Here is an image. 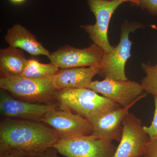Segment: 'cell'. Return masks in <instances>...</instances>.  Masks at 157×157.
Segmentation results:
<instances>
[{"instance_id": "cell-5", "label": "cell", "mask_w": 157, "mask_h": 157, "mask_svg": "<svg viewBox=\"0 0 157 157\" xmlns=\"http://www.w3.org/2000/svg\"><path fill=\"white\" fill-rule=\"evenodd\" d=\"M90 10L96 18L94 25H83L80 27L88 35L93 43L98 45L106 53L113 49L109 43L108 29L113 14L116 9L124 3L130 2L137 6L135 0H87Z\"/></svg>"}, {"instance_id": "cell-23", "label": "cell", "mask_w": 157, "mask_h": 157, "mask_svg": "<svg viewBox=\"0 0 157 157\" xmlns=\"http://www.w3.org/2000/svg\"><path fill=\"white\" fill-rule=\"evenodd\" d=\"M11 2L15 4H20L23 3L26 0H9Z\"/></svg>"}, {"instance_id": "cell-9", "label": "cell", "mask_w": 157, "mask_h": 157, "mask_svg": "<svg viewBox=\"0 0 157 157\" xmlns=\"http://www.w3.org/2000/svg\"><path fill=\"white\" fill-rule=\"evenodd\" d=\"M42 122L53 129L59 139L92 134L91 125L87 119L70 109H58L56 105L46 113Z\"/></svg>"}, {"instance_id": "cell-24", "label": "cell", "mask_w": 157, "mask_h": 157, "mask_svg": "<svg viewBox=\"0 0 157 157\" xmlns=\"http://www.w3.org/2000/svg\"><path fill=\"white\" fill-rule=\"evenodd\" d=\"M108 1H115V0H108ZM135 2H137V6H139V0H135Z\"/></svg>"}, {"instance_id": "cell-20", "label": "cell", "mask_w": 157, "mask_h": 157, "mask_svg": "<svg viewBox=\"0 0 157 157\" xmlns=\"http://www.w3.org/2000/svg\"><path fill=\"white\" fill-rule=\"evenodd\" d=\"M144 156L157 157V140L150 141Z\"/></svg>"}, {"instance_id": "cell-1", "label": "cell", "mask_w": 157, "mask_h": 157, "mask_svg": "<svg viewBox=\"0 0 157 157\" xmlns=\"http://www.w3.org/2000/svg\"><path fill=\"white\" fill-rule=\"evenodd\" d=\"M59 139L53 129L42 122L5 118L0 123V149L38 157Z\"/></svg>"}, {"instance_id": "cell-3", "label": "cell", "mask_w": 157, "mask_h": 157, "mask_svg": "<svg viewBox=\"0 0 157 157\" xmlns=\"http://www.w3.org/2000/svg\"><path fill=\"white\" fill-rule=\"evenodd\" d=\"M0 88L20 100L45 103L53 99L57 90L53 76L33 78L19 76H1Z\"/></svg>"}, {"instance_id": "cell-11", "label": "cell", "mask_w": 157, "mask_h": 157, "mask_svg": "<svg viewBox=\"0 0 157 157\" xmlns=\"http://www.w3.org/2000/svg\"><path fill=\"white\" fill-rule=\"evenodd\" d=\"M56 105L21 101L4 90L0 92V112L5 118L42 122L46 113Z\"/></svg>"}, {"instance_id": "cell-17", "label": "cell", "mask_w": 157, "mask_h": 157, "mask_svg": "<svg viewBox=\"0 0 157 157\" xmlns=\"http://www.w3.org/2000/svg\"><path fill=\"white\" fill-rule=\"evenodd\" d=\"M145 76L141 80V85L147 94L157 97V67L149 63L141 64Z\"/></svg>"}, {"instance_id": "cell-6", "label": "cell", "mask_w": 157, "mask_h": 157, "mask_svg": "<svg viewBox=\"0 0 157 157\" xmlns=\"http://www.w3.org/2000/svg\"><path fill=\"white\" fill-rule=\"evenodd\" d=\"M53 148L67 157H113L117 146L112 140L90 135L59 139Z\"/></svg>"}, {"instance_id": "cell-19", "label": "cell", "mask_w": 157, "mask_h": 157, "mask_svg": "<svg viewBox=\"0 0 157 157\" xmlns=\"http://www.w3.org/2000/svg\"><path fill=\"white\" fill-rule=\"evenodd\" d=\"M139 6L149 14L157 15V0H139Z\"/></svg>"}, {"instance_id": "cell-15", "label": "cell", "mask_w": 157, "mask_h": 157, "mask_svg": "<svg viewBox=\"0 0 157 157\" xmlns=\"http://www.w3.org/2000/svg\"><path fill=\"white\" fill-rule=\"evenodd\" d=\"M23 52L9 46L0 50L1 76H19L24 71L27 63Z\"/></svg>"}, {"instance_id": "cell-10", "label": "cell", "mask_w": 157, "mask_h": 157, "mask_svg": "<svg viewBox=\"0 0 157 157\" xmlns=\"http://www.w3.org/2000/svg\"><path fill=\"white\" fill-rule=\"evenodd\" d=\"M105 54L102 48L93 43L82 49L63 45L51 52L48 58L51 63L59 68L68 69L100 66Z\"/></svg>"}, {"instance_id": "cell-27", "label": "cell", "mask_w": 157, "mask_h": 157, "mask_svg": "<svg viewBox=\"0 0 157 157\" xmlns=\"http://www.w3.org/2000/svg\"><path fill=\"white\" fill-rule=\"evenodd\" d=\"M143 157H147L146 156H143Z\"/></svg>"}, {"instance_id": "cell-13", "label": "cell", "mask_w": 157, "mask_h": 157, "mask_svg": "<svg viewBox=\"0 0 157 157\" xmlns=\"http://www.w3.org/2000/svg\"><path fill=\"white\" fill-rule=\"evenodd\" d=\"M100 66L61 69L53 76L57 90L88 88L93 78L99 74Z\"/></svg>"}, {"instance_id": "cell-14", "label": "cell", "mask_w": 157, "mask_h": 157, "mask_svg": "<svg viewBox=\"0 0 157 157\" xmlns=\"http://www.w3.org/2000/svg\"><path fill=\"white\" fill-rule=\"evenodd\" d=\"M4 39L9 46L25 51L33 56L48 57L51 53L33 34L19 24H15L8 29Z\"/></svg>"}, {"instance_id": "cell-25", "label": "cell", "mask_w": 157, "mask_h": 157, "mask_svg": "<svg viewBox=\"0 0 157 157\" xmlns=\"http://www.w3.org/2000/svg\"><path fill=\"white\" fill-rule=\"evenodd\" d=\"M0 157H5L4 154H3L2 153H0Z\"/></svg>"}, {"instance_id": "cell-8", "label": "cell", "mask_w": 157, "mask_h": 157, "mask_svg": "<svg viewBox=\"0 0 157 157\" xmlns=\"http://www.w3.org/2000/svg\"><path fill=\"white\" fill-rule=\"evenodd\" d=\"M122 135L113 157H143L150 139L142 125V121L128 113L122 121Z\"/></svg>"}, {"instance_id": "cell-26", "label": "cell", "mask_w": 157, "mask_h": 157, "mask_svg": "<svg viewBox=\"0 0 157 157\" xmlns=\"http://www.w3.org/2000/svg\"><path fill=\"white\" fill-rule=\"evenodd\" d=\"M155 66L156 67H157V63L155 65Z\"/></svg>"}, {"instance_id": "cell-16", "label": "cell", "mask_w": 157, "mask_h": 157, "mask_svg": "<svg viewBox=\"0 0 157 157\" xmlns=\"http://www.w3.org/2000/svg\"><path fill=\"white\" fill-rule=\"evenodd\" d=\"M59 70L58 67L52 63L44 64L36 60L29 59L21 75L30 78H46L54 76Z\"/></svg>"}, {"instance_id": "cell-12", "label": "cell", "mask_w": 157, "mask_h": 157, "mask_svg": "<svg viewBox=\"0 0 157 157\" xmlns=\"http://www.w3.org/2000/svg\"><path fill=\"white\" fill-rule=\"evenodd\" d=\"M135 104L109 111L90 119L91 135L107 140L120 141L122 135V121L129 110Z\"/></svg>"}, {"instance_id": "cell-7", "label": "cell", "mask_w": 157, "mask_h": 157, "mask_svg": "<svg viewBox=\"0 0 157 157\" xmlns=\"http://www.w3.org/2000/svg\"><path fill=\"white\" fill-rule=\"evenodd\" d=\"M88 88L122 107L135 104L147 95L141 83L129 79L115 80L105 77L102 81H93Z\"/></svg>"}, {"instance_id": "cell-4", "label": "cell", "mask_w": 157, "mask_h": 157, "mask_svg": "<svg viewBox=\"0 0 157 157\" xmlns=\"http://www.w3.org/2000/svg\"><path fill=\"white\" fill-rule=\"evenodd\" d=\"M143 24L137 22L124 21L121 28L120 42L113 49L105 55L101 62L99 75L115 80H128L125 67L127 61L131 56L132 42L129 39L131 33L145 27Z\"/></svg>"}, {"instance_id": "cell-21", "label": "cell", "mask_w": 157, "mask_h": 157, "mask_svg": "<svg viewBox=\"0 0 157 157\" xmlns=\"http://www.w3.org/2000/svg\"><path fill=\"white\" fill-rule=\"evenodd\" d=\"M0 153L3 154L5 157H31L25 153L17 151L7 150L0 149Z\"/></svg>"}, {"instance_id": "cell-2", "label": "cell", "mask_w": 157, "mask_h": 157, "mask_svg": "<svg viewBox=\"0 0 157 157\" xmlns=\"http://www.w3.org/2000/svg\"><path fill=\"white\" fill-rule=\"evenodd\" d=\"M53 99L60 108L70 109L88 120L121 108L120 105L89 88L59 90L55 93Z\"/></svg>"}, {"instance_id": "cell-22", "label": "cell", "mask_w": 157, "mask_h": 157, "mask_svg": "<svg viewBox=\"0 0 157 157\" xmlns=\"http://www.w3.org/2000/svg\"><path fill=\"white\" fill-rule=\"evenodd\" d=\"M58 151L56 150L53 148H50L39 155L38 157H59L57 155Z\"/></svg>"}, {"instance_id": "cell-18", "label": "cell", "mask_w": 157, "mask_h": 157, "mask_svg": "<svg viewBox=\"0 0 157 157\" xmlns=\"http://www.w3.org/2000/svg\"><path fill=\"white\" fill-rule=\"evenodd\" d=\"M154 97L155 109L153 119L149 126H144V128L148 135L150 140H157V97Z\"/></svg>"}]
</instances>
